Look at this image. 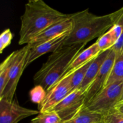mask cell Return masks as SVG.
I'll list each match as a JSON object with an SVG mask.
<instances>
[{"label": "cell", "instance_id": "obj_1", "mask_svg": "<svg viewBox=\"0 0 123 123\" xmlns=\"http://www.w3.org/2000/svg\"><path fill=\"white\" fill-rule=\"evenodd\" d=\"M123 8L102 16L90 12L89 10L70 14L73 26L62 45L85 44L108 32L117 21Z\"/></svg>", "mask_w": 123, "mask_h": 123}, {"label": "cell", "instance_id": "obj_2", "mask_svg": "<svg viewBox=\"0 0 123 123\" xmlns=\"http://www.w3.org/2000/svg\"><path fill=\"white\" fill-rule=\"evenodd\" d=\"M69 18L70 14L61 13L42 0H30L20 17L19 44H28L52 25Z\"/></svg>", "mask_w": 123, "mask_h": 123}, {"label": "cell", "instance_id": "obj_3", "mask_svg": "<svg viewBox=\"0 0 123 123\" xmlns=\"http://www.w3.org/2000/svg\"><path fill=\"white\" fill-rule=\"evenodd\" d=\"M85 44L62 45L52 52L34 76L35 85H41L48 92L60 80L72 60L84 50Z\"/></svg>", "mask_w": 123, "mask_h": 123}, {"label": "cell", "instance_id": "obj_4", "mask_svg": "<svg viewBox=\"0 0 123 123\" xmlns=\"http://www.w3.org/2000/svg\"><path fill=\"white\" fill-rule=\"evenodd\" d=\"M123 91V81H119L106 86L92 98L84 108L103 116L112 112L119 103Z\"/></svg>", "mask_w": 123, "mask_h": 123}, {"label": "cell", "instance_id": "obj_5", "mask_svg": "<svg viewBox=\"0 0 123 123\" xmlns=\"http://www.w3.org/2000/svg\"><path fill=\"white\" fill-rule=\"evenodd\" d=\"M30 47L28 44L19 50H17V54L14 58L8 74L7 84L4 91L0 94V99L13 101L15 95L16 90L20 78L25 70V64Z\"/></svg>", "mask_w": 123, "mask_h": 123}, {"label": "cell", "instance_id": "obj_6", "mask_svg": "<svg viewBox=\"0 0 123 123\" xmlns=\"http://www.w3.org/2000/svg\"><path fill=\"white\" fill-rule=\"evenodd\" d=\"M85 92L76 90L52 108L50 111L57 113L62 122L67 121L78 114L85 105Z\"/></svg>", "mask_w": 123, "mask_h": 123}, {"label": "cell", "instance_id": "obj_7", "mask_svg": "<svg viewBox=\"0 0 123 123\" xmlns=\"http://www.w3.org/2000/svg\"><path fill=\"white\" fill-rule=\"evenodd\" d=\"M39 113L38 110L22 106L16 100L0 99V123H18L23 119Z\"/></svg>", "mask_w": 123, "mask_h": 123}, {"label": "cell", "instance_id": "obj_8", "mask_svg": "<svg viewBox=\"0 0 123 123\" xmlns=\"http://www.w3.org/2000/svg\"><path fill=\"white\" fill-rule=\"evenodd\" d=\"M72 92L70 75L60 80L47 92L44 100L38 105V111L40 113L49 112Z\"/></svg>", "mask_w": 123, "mask_h": 123}, {"label": "cell", "instance_id": "obj_9", "mask_svg": "<svg viewBox=\"0 0 123 123\" xmlns=\"http://www.w3.org/2000/svg\"><path fill=\"white\" fill-rule=\"evenodd\" d=\"M116 58L115 52L111 49V52L88 88L85 91V105H86L93 97L105 88L110 72ZM84 105V106H85Z\"/></svg>", "mask_w": 123, "mask_h": 123}, {"label": "cell", "instance_id": "obj_10", "mask_svg": "<svg viewBox=\"0 0 123 123\" xmlns=\"http://www.w3.org/2000/svg\"><path fill=\"white\" fill-rule=\"evenodd\" d=\"M70 32L71 31H67L34 48H30L25 61V68L42 55L48 52L52 53L57 50L59 48L62 46L65 40Z\"/></svg>", "mask_w": 123, "mask_h": 123}, {"label": "cell", "instance_id": "obj_11", "mask_svg": "<svg viewBox=\"0 0 123 123\" xmlns=\"http://www.w3.org/2000/svg\"><path fill=\"white\" fill-rule=\"evenodd\" d=\"M73 26V21L71 19V18L61 20L59 22L53 24L40 34L37 35L28 44V45L30 48H34L49 40L60 36L61 34L72 31Z\"/></svg>", "mask_w": 123, "mask_h": 123}, {"label": "cell", "instance_id": "obj_12", "mask_svg": "<svg viewBox=\"0 0 123 123\" xmlns=\"http://www.w3.org/2000/svg\"><path fill=\"white\" fill-rule=\"evenodd\" d=\"M102 52L98 48L96 42H95L94 43H93L92 45H91L86 49L82 50L72 60L60 80L73 74L77 70L80 68V67H82L83 66L86 64L88 62L96 58Z\"/></svg>", "mask_w": 123, "mask_h": 123}, {"label": "cell", "instance_id": "obj_13", "mask_svg": "<svg viewBox=\"0 0 123 123\" xmlns=\"http://www.w3.org/2000/svg\"><path fill=\"white\" fill-rule=\"evenodd\" d=\"M111 50V49L103 52L92 61L90 67L88 68L85 78L82 82L81 85L79 86V90H81L82 92H85V91L88 88L92 81L94 80L95 78L100 70L102 65L110 54Z\"/></svg>", "mask_w": 123, "mask_h": 123}, {"label": "cell", "instance_id": "obj_14", "mask_svg": "<svg viewBox=\"0 0 123 123\" xmlns=\"http://www.w3.org/2000/svg\"><path fill=\"white\" fill-rule=\"evenodd\" d=\"M104 116L83 108L74 117L62 123H94L103 120Z\"/></svg>", "mask_w": 123, "mask_h": 123}, {"label": "cell", "instance_id": "obj_15", "mask_svg": "<svg viewBox=\"0 0 123 123\" xmlns=\"http://www.w3.org/2000/svg\"><path fill=\"white\" fill-rule=\"evenodd\" d=\"M16 54L17 50L13 51L6 58V60L1 62L0 65V94L4 91V89L7 84L10 70Z\"/></svg>", "mask_w": 123, "mask_h": 123}, {"label": "cell", "instance_id": "obj_16", "mask_svg": "<svg viewBox=\"0 0 123 123\" xmlns=\"http://www.w3.org/2000/svg\"><path fill=\"white\" fill-rule=\"evenodd\" d=\"M119 81H123V53L118 56H116L105 87Z\"/></svg>", "mask_w": 123, "mask_h": 123}, {"label": "cell", "instance_id": "obj_17", "mask_svg": "<svg viewBox=\"0 0 123 123\" xmlns=\"http://www.w3.org/2000/svg\"><path fill=\"white\" fill-rule=\"evenodd\" d=\"M94 60L86 63V64L77 70L74 73L71 74V85H72V92L74 90L79 89V86L81 85L82 82L85 78L88 68L90 67V64Z\"/></svg>", "mask_w": 123, "mask_h": 123}, {"label": "cell", "instance_id": "obj_18", "mask_svg": "<svg viewBox=\"0 0 123 123\" xmlns=\"http://www.w3.org/2000/svg\"><path fill=\"white\" fill-rule=\"evenodd\" d=\"M30 123H62V120L57 113L54 111L40 112L32 119Z\"/></svg>", "mask_w": 123, "mask_h": 123}, {"label": "cell", "instance_id": "obj_19", "mask_svg": "<svg viewBox=\"0 0 123 123\" xmlns=\"http://www.w3.org/2000/svg\"><path fill=\"white\" fill-rule=\"evenodd\" d=\"M96 43L102 52L110 50L115 44V42L110 30L100 37L96 41Z\"/></svg>", "mask_w": 123, "mask_h": 123}, {"label": "cell", "instance_id": "obj_20", "mask_svg": "<svg viewBox=\"0 0 123 123\" xmlns=\"http://www.w3.org/2000/svg\"><path fill=\"white\" fill-rule=\"evenodd\" d=\"M47 94L45 89L41 85H35L30 91V96L32 103L40 105Z\"/></svg>", "mask_w": 123, "mask_h": 123}, {"label": "cell", "instance_id": "obj_21", "mask_svg": "<svg viewBox=\"0 0 123 123\" xmlns=\"http://www.w3.org/2000/svg\"><path fill=\"white\" fill-rule=\"evenodd\" d=\"M13 39V34L9 28L5 30L0 36V54L3 52V50L8 47L12 43Z\"/></svg>", "mask_w": 123, "mask_h": 123}, {"label": "cell", "instance_id": "obj_22", "mask_svg": "<svg viewBox=\"0 0 123 123\" xmlns=\"http://www.w3.org/2000/svg\"><path fill=\"white\" fill-rule=\"evenodd\" d=\"M103 121L105 123H123V115L112 112L104 116Z\"/></svg>", "mask_w": 123, "mask_h": 123}, {"label": "cell", "instance_id": "obj_23", "mask_svg": "<svg viewBox=\"0 0 123 123\" xmlns=\"http://www.w3.org/2000/svg\"><path fill=\"white\" fill-rule=\"evenodd\" d=\"M113 112H115L123 115V102L118 103L114 108Z\"/></svg>", "mask_w": 123, "mask_h": 123}, {"label": "cell", "instance_id": "obj_24", "mask_svg": "<svg viewBox=\"0 0 123 123\" xmlns=\"http://www.w3.org/2000/svg\"><path fill=\"white\" fill-rule=\"evenodd\" d=\"M123 102V94H122V95H121V98H120V102H119V103H120V102Z\"/></svg>", "mask_w": 123, "mask_h": 123}, {"label": "cell", "instance_id": "obj_25", "mask_svg": "<svg viewBox=\"0 0 123 123\" xmlns=\"http://www.w3.org/2000/svg\"><path fill=\"white\" fill-rule=\"evenodd\" d=\"M105 123V122H104V121H103V120H102V121H99V122H97V123Z\"/></svg>", "mask_w": 123, "mask_h": 123}]
</instances>
